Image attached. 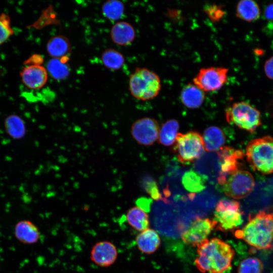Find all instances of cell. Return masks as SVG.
<instances>
[{"mask_svg":"<svg viewBox=\"0 0 273 273\" xmlns=\"http://www.w3.org/2000/svg\"><path fill=\"white\" fill-rule=\"evenodd\" d=\"M197 247L198 257L195 263L200 271L224 273L231 268L235 251L229 244L213 238L205 240Z\"/></svg>","mask_w":273,"mask_h":273,"instance_id":"6da1fadb","label":"cell"},{"mask_svg":"<svg viewBox=\"0 0 273 273\" xmlns=\"http://www.w3.org/2000/svg\"><path fill=\"white\" fill-rule=\"evenodd\" d=\"M236 237L242 239L252 247L266 250L273 247V207L250 214L248 222L242 230L235 232Z\"/></svg>","mask_w":273,"mask_h":273,"instance_id":"7a4b0ae2","label":"cell"},{"mask_svg":"<svg viewBox=\"0 0 273 273\" xmlns=\"http://www.w3.org/2000/svg\"><path fill=\"white\" fill-rule=\"evenodd\" d=\"M246 156L254 170L263 174L273 173V138L266 135L250 141Z\"/></svg>","mask_w":273,"mask_h":273,"instance_id":"3957f363","label":"cell"},{"mask_svg":"<svg viewBox=\"0 0 273 273\" xmlns=\"http://www.w3.org/2000/svg\"><path fill=\"white\" fill-rule=\"evenodd\" d=\"M128 85L131 95L143 101L157 97L161 88L158 75L146 68H137L129 77Z\"/></svg>","mask_w":273,"mask_h":273,"instance_id":"277c9868","label":"cell"},{"mask_svg":"<svg viewBox=\"0 0 273 273\" xmlns=\"http://www.w3.org/2000/svg\"><path fill=\"white\" fill-rule=\"evenodd\" d=\"M225 117L230 124L252 133L261 124L259 111L245 102H236L229 107Z\"/></svg>","mask_w":273,"mask_h":273,"instance_id":"5b68a950","label":"cell"},{"mask_svg":"<svg viewBox=\"0 0 273 273\" xmlns=\"http://www.w3.org/2000/svg\"><path fill=\"white\" fill-rule=\"evenodd\" d=\"M172 149L180 162L189 164L203 153L205 148L203 138L194 131L178 133Z\"/></svg>","mask_w":273,"mask_h":273,"instance_id":"8992f818","label":"cell"},{"mask_svg":"<svg viewBox=\"0 0 273 273\" xmlns=\"http://www.w3.org/2000/svg\"><path fill=\"white\" fill-rule=\"evenodd\" d=\"M242 214L239 202L223 199L216 205L213 219L216 222L218 230L232 231L242 224L243 221Z\"/></svg>","mask_w":273,"mask_h":273,"instance_id":"52a82bcc","label":"cell"},{"mask_svg":"<svg viewBox=\"0 0 273 273\" xmlns=\"http://www.w3.org/2000/svg\"><path fill=\"white\" fill-rule=\"evenodd\" d=\"M228 69L223 67L202 68L193 79V83L205 92L221 88L228 81Z\"/></svg>","mask_w":273,"mask_h":273,"instance_id":"ba28073f","label":"cell"},{"mask_svg":"<svg viewBox=\"0 0 273 273\" xmlns=\"http://www.w3.org/2000/svg\"><path fill=\"white\" fill-rule=\"evenodd\" d=\"M254 186L252 175L248 171L239 169L229 176L222 185V190L227 196L240 199L248 196Z\"/></svg>","mask_w":273,"mask_h":273,"instance_id":"9c48e42d","label":"cell"},{"mask_svg":"<svg viewBox=\"0 0 273 273\" xmlns=\"http://www.w3.org/2000/svg\"><path fill=\"white\" fill-rule=\"evenodd\" d=\"M217 155L220 168L217 181L220 185H223L228 177L239 170V161L244 154L240 150L226 146L221 148L217 151Z\"/></svg>","mask_w":273,"mask_h":273,"instance_id":"30bf717a","label":"cell"},{"mask_svg":"<svg viewBox=\"0 0 273 273\" xmlns=\"http://www.w3.org/2000/svg\"><path fill=\"white\" fill-rule=\"evenodd\" d=\"M160 127L157 120L144 117L135 121L131 126L130 132L132 138L139 144L150 146L158 139Z\"/></svg>","mask_w":273,"mask_h":273,"instance_id":"8fae6325","label":"cell"},{"mask_svg":"<svg viewBox=\"0 0 273 273\" xmlns=\"http://www.w3.org/2000/svg\"><path fill=\"white\" fill-rule=\"evenodd\" d=\"M216 225L217 223L214 219L197 217L183 233L182 240L187 244L198 247L207 239Z\"/></svg>","mask_w":273,"mask_h":273,"instance_id":"7c38bea8","label":"cell"},{"mask_svg":"<svg viewBox=\"0 0 273 273\" xmlns=\"http://www.w3.org/2000/svg\"><path fill=\"white\" fill-rule=\"evenodd\" d=\"M118 250L112 242L103 241L96 243L92 247L90 258L93 262L101 267H108L116 261Z\"/></svg>","mask_w":273,"mask_h":273,"instance_id":"4fadbf2b","label":"cell"},{"mask_svg":"<svg viewBox=\"0 0 273 273\" xmlns=\"http://www.w3.org/2000/svg\"><path fill=\"white\" fill-rule=\"evenodd\" d=\"M23 84L31 89H38L44 86L47 82L48 73L41 65H26L20 72Z\"/></svg>","mask_w":273,"mask_h":273,"instance_id":"5bb4252c","label":"cell"},{"mask_svg":"<svg viewBox=\"0 0 273 273\" xmlns=\"http://www.w3.org/2000/svg\"><path fill=\"white\" fill-rule=\"evenodd\" d=\"M16 239L25 244H33L40 239V232L38 228L29 220L18 221L14 228Z\"/></svg>","mask_w":273,"mask_h":273,"instance_id":"9a60e30c","label":"cell"},{"mask_svg":"<svg viewBox=\"0 0 273 273\" xmlns=\"http://www.w3.org/2000/svg\"><path fill=\"white\" fill-rule=\"evenodd\" d=\"M135 32L133 27L126 21H118L112 27L110 37L115 44L125 46L130 44L134 39Z\"/></svg>","mask_w":273,"mask_h":273,"instance_id":"2e32d148","label":"cell"},{"mask_svg":"<svg viewBox=\"0 0 273 273\" xmlns=\"http://www.w3.org/2000/svg\"><path fill=\"white\" fill-rule=\"evenodd\" d=\"M135 242L140 251L150 254L158 249L161 241L158 233L155 230L148 228L136 236Z\"/></svg>","mask_w":273,"mask_h":273,"instance_id":"e0dca14e","label":"cell"},{"mask_svg":"<svg viewBox=\"0 0 273 273\" xmlns=\"http://www.w3.org/2000/svg\"><path fill=\"white\" fill-rule=\"evenodd\" d=\"M205 92L194 83L186 84L181 89L180 98L186 107L190 109L200 107L204 102Z\"/></svg>","mask_w":273,"mask_h":273,"instance_id":"ac0fdd59","label":"cell"},{"mask_svg":"<svg viewBox=\"0 0 273 273\" xmlns=\"http://www.w3.org/2000/svg\"><path fill=\"white\" fill-rule=\"evenodd\" d=\"M48 53L53 58L63 59L71 52V45L68 38L62 35L52 37L46 46Z\"/></svg>","mask_w":273,"mask_h":273,"instance_id":"d6986e66","label":"cell"},{"mask_svg":"<svg viewBox=\"0 0 273 273\" xmlns=\"http://www.w3.org/2000/svg\"><path fill=\"white\" fill-rule=\"evenodd\" d=\"M205 150L209 152L218 151L225 142L222 130L218 127L211 126L207 128L203 135Z\"/></svg>","mask_w":273,"mask_h":273,"instance_id":"ffe728a7","label":"cell"},{"mask_svg":"<svg viewBox=\"0 0 273 273\" xmlns=\"http://www.w3.org/2000/svg\"><path fill=\"white\" fill-rule=\"evenodd\" d=\"M236 15L242 20L252 22L259 19L260 10L256 2L252 0H241L236 6Z\"/></svg>","mask_w":273,"mask_h":273,"instance_id":"44dd1931","label":"cell"},{"mask_svg":"<svg viewBox=\"0 0 273 273\" xmlns=\"http://www.w3.org/2000/svg\"><path fill=\"white\" fill-rule=\"evenodd\" d=\"M126 219L134 229L142 232L149 228V216L146 212L137 206L130 208L126 212Z\"/></svg>","mask_w":273,"mask_h":273,"instance_id":"7402d4cb","label":"cell"},{"mask_svg":"<svg viewBox=\"0 0 273 273\" xmlns=\"http://www.w3.org/2000/svg\"><path fill=\"white\" fill-rule=\"evenodd\" d=\"M181 181L186 190L192 194L200 192L206 188L204 178L193 170L186 172L182 177Z\"/></svg>","mask_w":273,"mask_h":273,"instance_id":"603a6c76","label":"cell"},{"mask_svg":"<svg viewBox=\"0 0 273 273\" xmlns=\"http://www.w3.org/2000/svg\"><path fill=\"white\" fill-rule=\"evenodd\" d=\"M178 128L179 123L177 121L174 119L166 121L160 129L159 142L166 146L172 145L175 142Z\"/></svg>","mask_w":273,"mask_h":273,"instance_id":"cb8c5ba5","label":"cell"},{"mask_svg":"<svg viewBox=\"0 0 273 273\" xmlns=\"http://www.w3.org/2000/svg\"><path fill=\"white\" fill-rule=\"evenodd\" d=\"M102 63L107 68L112 70L121 69L125 63L124 56L118 51L108 48L101 55Z\"/></svg>","mask_w":273,"mask_h":273,"instance_id":"d4e9b609","label":"cell"},{"mask_svg":"<svg viewBox=\"0 0 273 273\" xmlns=\"http://www.w3.org/2000/svg\"><path fill=\"white\" fill-rule=\"evenodd\" d=\"M63 59L52 58L46 66L48 73L56 80H63L68 77L70 73L69 66Z\"/></svg>","mask_w":273,"mask_h":273,"instance_id":"484cf974","label":"cell"},{"mask_svg":"<svg viewBox=\"0 0 273 273\" xmlns=\"http://www.w3.org/2000/svg\"><path fill=\"white\" fill-rule=\"evenodd\" d=\"M125 10L124 4L118 0H108L102 6L103 15L111 21H117L123 16Z\"/></svg>","mask_w":273,"mask_h":273,"instance_id":"4316f807","label":"cell"},{"mask_svg":"<svg viewBox=\"0 0 273 273\" xmlns=\"http://www.w3.org/2000/svg\"><path fill=\"white\" fill-rule=\"evenodd\" d=\"M263 265L262 261L255 257H249L242 260L238 269V273H261Z\"/></svg>","mask_w":273,"mask_h":273,"instance_id":"83f0119b","label":"cell"},{"mask_svg":"<svg viewBox=\"0 0 273 273\" xmlns=\"http://www.w3.org/2000/svg\"><path fill=\"white\" fill-rule=\"evenodd\" d=\"M14 33L9 15L5 13L0 14V45L7 40Z\"/></svg>","mask_w":273,"mask_h":273,"instance_id":"f1b7e54d","label":"cell"},{"mask_svg":"<svg viewBox=\"0 0 273 273\" xmlns=\"http://www.w3.org/2000/svg\"><path fill=\"white\" fill-rule=\"evenodd\" d=\"M145 182V189L151 197L156 200L162 199V196L159 191L156 183L151 178H148Z\"/></svg>","mask_w":273,"mask_h":273,"instance_id":"f546056e","label":"cell"},{"mask_svg":"<svg viewBox=\"0 0 273 273\" xmlns=\"http://www.w3.org/2000/svg\"><path fill=\"white\" fill-rule=\"evenodd\" d=\"M205 12L211 20L214 21L219 20L224 14L223 9L215 5L207 6Z\"/></svg>","mask_w":273,"mask_h":273,"instance_id":"4dcf8cb0","label":"cell"},{"mask_svg":"<svg viewBox=\"0 0 273 273\" xmlns=\"http://www.w3.org/2000/svg\"><path fill=\"white\" fill-rule=\"evenodd\" d=\"M264 71L266 76L273 80V56L270 57L265 62Z\"/></svg>","mask_w":273,"mask_h":273,"instance_id":"1f68e13d","label":"cell"},{"mask_svg":"<svg viewBox=\"0 0 273 273\" xmlns=\"http://www.w3.org/2000/svg\"><path fill=\"white\" fill-rule=\"evenodd\" d=\"M151 202L150 199L146 198L139 199L137 201V206L147 212L150 210Z\"/></svg>","mask_w":273,"mask_h":273,"instance_id":"d6a6232c","label":"cell"},{"mask_svg":"<svg viewBox=\"0 0 273 273\" xmlns=\"http://www.w3.org/2000/svg\"><path fill=\"white\" fill-rule=\"evenodd\" d=\"M42 62V59L40 56L34 55L25 61V65H41Z\"/></svg>","mask_w":273,"mask_h":273,"instance_id":"836d02e7","label":"cell"},{"mask_svg":"<svg viewBox=\"0 0 273 273\" xmlns=\"http://www.w3.org/2000/svg\"><path fill=\"white\" fill-rule=\"evenodd\" d=\"M264 15L267 20L273 21V3L266 6L264 9Z\"/></svg>","mask_w":273,"mask_h":273,"instance_id":"e575fe53","label":"cell"}]
</instances>
